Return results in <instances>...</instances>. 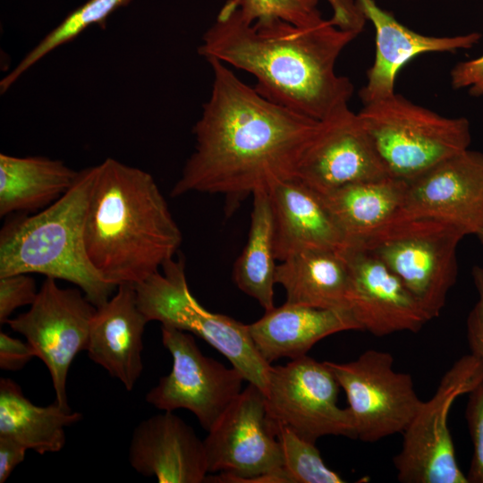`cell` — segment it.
I'll list each match as a JSON object with an SVG mask.
<instances>
[{
    "label": "cell",
    "mask_w": 483,
    "mask_h": 483,
    "mask_svg": "<svg viewBox=\"0 0 483 483\" xmlns=\"http://www.w3.org/2000/svg\"><path fill=\"white\" fill-rule=\"evenodd\" d=\"M483 383V366L472 354L457 360L442 377L432 397L422 401L402 432L401 451L393 458L402 483H468L460 469L448 427L454 401Z\"/></svg>",
    "instance_id": "9c48e42d"
},
{
    "label": "cell",
    "mask_w": 483,
    "mask_h": 483,
    "mask_svg": "<svg viewBox=\"0 0 483 483\" xmlns=\"http://www.w3.org/2000/svg\"><path fill=\"white\" fill-rule=\"evenodd\" d=\"M275 284L286 302L348 310L349 269L343 251L306 250L276 265Z\"/></svg>",
    "instance_id": "7402d4cb"
},
{
    "label": "cell",
    "mask_w": 483,
    "mask_h": 483,
    "mask_svg": "<svg viewBox=\"0 0 483 483\" xmlns=\"http://www.w3.org/2000/svg\"><path fill=\"white\" fill-rule=\"evenodd\" d=\"M97 307L80 288H61L47 277L25 313L10 318V327L22 335L47 368L55 400L69 409L66 382L75 356L87 351L91 319Z\"/></svg>",
    "instance_id": "4fadbf2b"
},
{
    "label": "cell",
    "mask_w": 483,
    "mask_h": 483,
    "mask_svg": "<svg viewBox=\"0 0 483 483\" xmlns=\"http://www.w3.org/2000/svg\"><path fill=\"white\" fill-rule=\"evenodd\" d=\"M96 165L79 171L60 199L33 215L13 214L0 232V277L40 274L80 288L99 307L116 286L106 282L90 265L84 228Z\"/></svg>",
    "instance_id": "277c9868"
},
{
    "label": "cell",
    "mask_w": 483,
    "mask_h": 483,
    "mask_svg": "<svg viewBox=\"0 0 483 483\" xmlns=\"http://www.w3.org/2000/svg\"><path fill=\"white\" fill-rule=\"evenodd\" d=\"M259 354L271 364L281 358L307 355L318 341L333 334L361 330L349 310L319 309L286 302L266 310L248 325Z\"/></svg>",
    "instance_id": "44dd1931"
},
{
    "label": "cell",
    "mask_w": 483,
    "mask_h": 483,
    "mask_svg": "<svg viewBox=\"0 0 483 483\" xmlns=\"http://www.w3.org/2000/svg\"><path fill=\"white\" fill-rule=\"evenodd\" d=\"M140 310L148 322L191 333L221 352L245 381L267 389L270 363L258 352L248 325L203 308L189 290L182 257L172 258L159 271L135 285Z\"/></svg>",
    "instance_id": "52a82bcc"
},
{
    "label": "cell",
    "mask_w": 483,
    "mask_h": 483,
    "mask_svg": "<svg viewBox=\"0 0 483 483\" xmlns=\"http://www.w3.org/2000/svg\"><path fill=\"white\" fill-rule=\"evenodd\" d=\"M390 176L360 120L348 106L319 124L299 163L296 178L326 194L342 186Z\"/></svg>",
    "instance_id": "5bb4252c"
},
{
    "label": "cell",
    "mask_w": 483,
    "mask_h": 483,
    "mask_svg": "<svg viewBox=\"0 0 483 483\" xmlns=\"http://www.w3.org/2000/svg\"><path fill=\"white\" fill-rule=\"evenodd\" d=\"M36 352L26 341L13 338L0 332V368L4 370L17 371L21 369Z\"/></svg>",
    "instance_id": "836d02e7"
},
{
    "label": "cell",
    "mask_w": 483,
    "mask_h": 483,
    "mask_svg": "<svg viewBox=\"0 0 483 483\" xmlns=\"http://www.w3.org/2000/svg\"><path fill=\"white\" fill-rule=\"evenodd\" d=\"M349 269L348 310L377 337L416 333L431 320L402 281L380 259L358 247L343 250Z\"/></svg>",
    "instance_id": "9a60e30c"
},
{
    "label": "cell",
    "mask_w": 483,
    "mask_h": 483,
    "mask_svg": "<svg viewBox=\"0 0 483 483\" xmlns=\"http://www.w3.org/2000/svg\"><path fill=\"white\" fill-rule=\"evenodd\" d=\"M407 185L405 180L386 176L352 182L321 195L348 247L402 210Z\"/></svg>",
    "instance_id": "d4e9b609"
},
{
    "label": "cell",
    "mask_w": 483,
    "mask_h": 483,
    "mask_svg": "<svg viewBox=\"0 0 483 483\" xmlns=\"http://www.w3.org/2000/svg\"><path fill=\"white\" fill-rule=\"evenodd\" d=\"M366 19L375 29L376 53L367 72V82L360 91L363 105L394 93L395 79L404 64L427 53L470 49L481 35L471 32L452 37H434L416 32L398 21L374 0H356Z\"/></svg>",
    "instance_id": "d6986e66"
},
{
    "label": "cell",
    "mask_w": 483,
    "mask_h": 483,
    "mask_svg": "<svg viewBox=\"0 0 483 483\" xmlns=\"http://www.w3.org/2000/svg\"><path fill=\"white\" fill-rule=\"evenodd\" d=\"M148 320L140 310L136 288L117 286L107 301L97 307L89 327L88 356L131 391L142 369V336Z\"/></svg>",
    "instance_id": "ffe728a7"
},
{
    "label": "cell",
    "mask_w": 483,
    "mask_h": 483,
    "mask_svg": "<svg viewBox=\"0 0 483 483\" xmlns=\"http://www.w3.org/2000/svg\"><path fill=\"white\" fill-rule=\"evenodd\" d=\"M242 16L254 23L263 20H281L300 27L314 26L325 19L318 0H230Z\"/></svg>",
    "instance_id": "f1b7e54d"
},
{
    "label": "cell",
    "mask_w": 483,
    "mask_h": 483,
    "mask_svg": "<svg viewBox=\"0 0 483 483\" xmlns=\"http://www.w3.org/2000/svg\"><path fill=\"white\" fill-rule=\"evenodd\" d=\"M161 336L173 366L146 401L164 411L188 410L208 432L242 392L245 378L234 367L205 356L191 334L161 325Z\"/></svg>",
    "instance_id": "7c38bea8"
},
{
    "label": "cell",
    "mask_w": 483,
    "mask_h": 483,
    "mask_svg": "<svg viewBox=\"0 0 483 483\" xmlns=\"http://www.w3.org/2000/svg\"><path fill=\"white\" fill-rule=\"evenodd\" d=\"M475 235L478 236V238L479 239L481 244L483 245V224H482L481 227L479 228V230L478 231V233Z\"/></svg>",
    "instance_id": "8d00e7d4"
},
{
    "label": "cell",
    "mask_w": 483,
    "mask_h": 483,
    "mask_svg": "<svg viewBox=\"0 0 483 483\" xmlns=\"http://www.w3.org/2000/svg\"><path fill=\"white\" fill-rule=\"evenodd\" d=\"M247 242L235 261L233 277L237 287L255 299L265 310L274 305L276 258L274 248L273 213L268 191L252 195Z\"/></svg>",
    "instance_id": "484cf974"
},
{
    "label": "cell",
    "mask_w": 483,
    "mask_h": 483,
    "mask_svg": "<svg viewBox=\"0 0 483 483\" xmlns=\"http://www.w3.org/2000/svg\"><path fill=\"white\" fill-rule=\"evenodd\" d=\"M205 482L289 483L276 428L267 415L265 394L249 383L203 440Z\"/></svg>",
    "instance_id": "ba28073f"
},
{
    "label": "cell",
    "mask_w": 483,
    "mask_h": 483,
    "mask_svg": "<svg viewBox=\"0 0 483 483\" xmlns=\"http://www.w3.org/2000/svg\"><path fill=\"white\" fill-rule=\"evenodd\" d=\"M182 242L149 173L111 157L96 165L84 244L90 265L106 282L137 285L174 258Z\"/></svg>",
    "instance_id": "3957f363"
},
{
    "label": "cell",
    "mask_w": 483,
    "mask_h": 483,
    "mask_svg": "<svg viewBox=\"0 0 483 483\" xmlns=\"http://www.w3.org/2000/svg\"><path fill=\"white\" fill-rule=\"evenodd\" d=\"M82 414L62 407L56 400L47 406L32 403L11 378L0 379V436L15 440L39 454L57 453L65 445V428Z\"/></svg>",
    "instance_id": "cb8c5ba5"
},
{
    "label": "cell",
    "mask_w": 483,
    "mask_h": 483,
    "mask_svg": "<svg viewBox=\"0 0 483 483\" xmlns=\"http://www.w3.org/2000/svg\"><path fill=\"white\" fill-rule=\"evenodd\" d=\"M211 94L193 127L194 151L171 195H224L232 204L296 177L319 121L278 105L241 80L219 60Z\"/></svg>",
    "instance_id": "6da1fadb"
},
{
    "label": "cell",
    "mask_w": 483,
    "mask_h": 483,
    "mask_svg": "<svg viewBox=\"0 0 483 483\" xmlns=\"http://www.w3.org/2000/svg\"><path fill=\"white\" fill-rule=\"evenodd\" d=\"M333 11L331 21L335 26L360 34L365 25L366 17L354 0H326Z\"/></svg>",
    "instance_id": "e575fe53"
},
{
    "label": "cell",
    "mask_w": 483,
    "mask_h": 483,
    "mask_svg": "<svg viewBox=\"0 0 483 483\" xmlns=\"http://www.w3.org/2000/svg\"><path fill=\"white\" fill-rule=\"evenodd\" d=\"M451 85L455 89L467 88L472 97L483 95V55L458 63L450 72Z\"/></svg>",
    "instance_id": "d6a6232c"
},
{
    "label": "cell",
    "mask_w": 483,
    "mask_h": 483,
    "mask_svg": "<svg viewBox=\"0 0 483 483\" xmlns=\"http://www.w3.org/2000/svg\"><path fill=\"white\" fill-rule=\"evenodd\" d=\"M129 462L138 473L160 483H201L208 473L203 441L173 411L153 415L136 426Z\"/></svg>",
    "instance_id": "e0dca14e"
},
{
    "label": "cell",
    "mask_w": 483,
    "mask_h": 483,
    "mask_svg": "<svg viewBox=\"0 0 483 483\" xmlns=\"http://www.w3.org/2000/svg\"><path fill=\"white\" fill-rule=\"evenodd\" d=\"M326 363L346 394L356 438L363 442L402 433L422 402L412 377L394 369L388 352L369 349L349 362Z\"/></svg>",
    "instance_id": "30bf717a"
},
{
    "label": "cell",
    "mask_w": 483,
    "mask_h": 483,
    "mask_svg": "<svg viewBox=\"0 0 483 483\" xmlns=\"http://www.w3.org/2000/svg\"><path fill=\"white\" fill-rule=\"evenodd\" d=\"M472 279L478 299L467 318V339L470 354L483 366V267L472 268Z\"/></svg>",
    "instance_id": "1f68e13d"
},
{
    "label": "cell",
    "mask_w": 483,
    "mask_h": 483,
    "mask_svg": "<svg viewBox=\"0 0 483 483\" xmlns=\"http://www.w3.org/2000/svg\"><path fill=\"white\" fill-rule=\"evenodd\" d=\"M38 291L30 274H13L0 277V324H7L20 307L31 305Z\"/></svg>",
    "instance_id": "4dcf8cb0"
},
{
    "label": "cell",
    "mask_w": 483,
    "mask_h": 483,
    "mask_svg": "<svg viewBox=\"0 0 483 483\" xmlns=\"http://www.w3.org/2000/svg\"><path fill=\"white\" fill-rule=\"evenodd\" d=\"M466 235L451 222L400 211L348 247H358L380 259L433 319L440 315L456 283L457 247Z\"/></svg>",
    "instance_id": "5b68a950"
},
{
    "label": "cell",
    "mask_w": 483,
    "mask_h": 483,
    "mask_svg": "<svg viewBox=\"0 0 483 483\" xmlns=\"http://www.w3.org/2000/svg\"><path fill=\"white\" fill-rule=\"evenodd\" d=\"M283 455V469L289 483H343V479L324 462L315 443L288 428L275 425Z\"/></svg>",
    "instance_id": "83f0119b"
},
{
    "label": "cell",
    "mask_w": 483,
    "mask_h": 483,
    "mask_svg": "<svg viewBox=\"0 0 483 483\" xmlns=\"http://www.w3.org/2000/svg\"><path fill=\"white\" fill-rule=\"evenodd\" d=\"M468 394L465 419L473 453L466 478L468 483H483V383Z\"/></svg>",
    "instance_id": "f546056e"
},
{
    "label": "cell",
    "mask_w": 483,
    "mask_h": 483,
    "mask_svg": "<svg viewBox=\"0 0 483 483\" xmlns=\"http://www.w3.org/2000/svg\"><path fill=\"white\" fill-rule=\"evenodd\" d=\"M358 35L331 19L308 27L281 20L250 23L228 0L198 52L252 74L255 89L270 101L321 121L348 106L353 85L335 64Z\"/></svg>",
    "instance_id": "7a4b0ae2"
},
{
    "label": "cell",
    "mask_w": 483,
    "mask_h": 483,
    "mask_svg": "<svg viewBox=\"0 0 483 483\" xmlns=\"http://www.w3.org/2000/svg\"><path fill=\"white\" fill-rule=\"evenodd\" d=\"M358 115L387 174L405 181L468 149L471 140L466 118L441 115L395 92L365 104Z\"/></svg>",
    "instance_id": "8992f818"
},
{
    "label": "cell",
    "mask_w": 483,
    "mask_h": 483,
    "mask_svg": "<svg viewBox=\"0 0 483 483\" xmlns=\"http://www.w3.org/2000/svg\"><path fill=\"white\" fill-rule=\"evenodd\" d=\"M132 0H89L70 13L36 45L0 82L4 93L24 72L58 47L72 41L90 25L102 28L109 15Z\"/></svg>",
    "instance_id": "4316f807"
},
{
    "label": "cell",
    "mask_w": 483,
    "mask_h": 483,
    "mask_svg": "<svg viewBox=\"0 0 483 483\" xmlns=\"http://www.w3.org/2000/svg\"><path fill=\"white\" fill-rule=\"evenodd\" d=\"M277 261L306 250L347 248L344 234L321 194L294 177L269 191Z\"/></svg>",
    "instance_id": "ac0fdd59"
},
{
    "label": "cell",
    "mask_w": 483,
    "mask_h": 483,
    "mask_svg": "<svg viewBox=\"0 0 483 483\" xmlns=\"http://www.w3.org/2000/svg\"><path fill=\"white\" fill-rule=\"evenodd\" d=\"M79 172L46 157L0 154V216L42 210L65 194Z\"/></svg>",
    "instance_id": "603a6c76"
},
{
    "label": "cell",
    "mask_w": 483,
    "mask_h": 483,
    "mask_svg": "<svg viewBox=\"0 0 483 483\" xmlns=\"http://www.w3.org/2000/svg\"><path fill=\"white\" fill-rule=\"evenodd\" d=\"M407 182L401 212L478 233L483 224V153L466 149Z\"/></svg>",
    "instance_id": "2e32d148"
},
{
    "label": "cell",
    "mask_w": 483,
    "mask_h": 483,
    "mask_svg": "<svg viewBox=\"0 0 483 483\" xmlns=\"http://www.w3.org/2000/svg\"><path fill=\"white\" fill-rule=\"evenodd\" d=\"M339 388L326 361L307 355L271 366L264 393L267 415L312 443L326 436L356 438L348 407L337 404Z\"/></svg>",
    "instance_id": "8fae6325"
},
{
    "label": "cell",
    "mask_w": 483,
    "mask_h": 483,
    "mask_svg": "<svg viewBox=\"0 0 483 483\" xmlns=\"http://www.w3.org/2000/svg\"><path fill=\"white\" fill-rule=\"evenodd\" d=\"M28 449L15 440L0 436V483H4L24 460Z\"/></svg>",
    "instance_id": "d590c367"
}]
</instances>
